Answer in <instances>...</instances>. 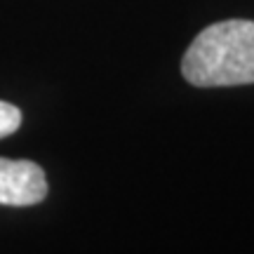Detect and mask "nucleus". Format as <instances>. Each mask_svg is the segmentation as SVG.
Masks as SVG:
<instances>
[{
  "instance_id": "f257e3e1",
  "label": "nucleus",
  "mask_w": 254,
  "mask_h": 254,
  "mask_svg": "<svg viewBox=\"0 0 254 254\" xmlns=\"http://www.w3.org/2000/svg\"><path fill=\"white\" fill-rule=\"evenodd\" d=\"M184 78L195 87L254 82V21L226 19L202 28L182 59Z\"/></svg>"
},
{
  "instance_id": "f03ea898",
  "label": "nucleus",
  "mask_w": 254,
  "mask_h": 254,
  "mask_svg": "<svg viewBox=\"0 0 254 254\" xmlns=\"http://www.w3.org/2000/svg\"><path fill=\"white\" fill-rule=\"evenodd\" d=\"M47 195V177L33 160L0 158V205L28 207Z\"/></svg>"
},
{
  "instance_id": "7ed1b4c3",
  "label": "nucleus",
  "mask_w": 254,
  "mask_h": 254,
  "mask_svg": "<svg viewBox=\"0 0 254 254\" xmlns=\"http://www.w3.org/2000/svg\"><path fill=\"white\" fill-rule=\"evenodd\" d=\"M19 125H21V111L9 101H0V139L14 134Z\"/></svg>"
}]
</instances>
